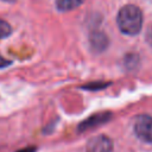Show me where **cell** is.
Listing matches in <instances>:
<instances>
[{
	"label": "cell",
	"mask_w": 152,
	"mask_h": 152,
	"mask_svg": "<svg viewBox=\"0 0 152 152\" xmlns=\"http://www.w3.org/2000/svg\"><path fill=\"white\" fill-rule=\"evenodd\" d=\"M142 12L135 5L124 6L116 17L119 30L127 36H135L142 27Z\"/></svg>",
	"instance_id": "1"
},
{
	"label": "cell",
	"mask_w": 152,
	"mask_h": 152,
	"mask_svg": "<svg viewBox=\"0 0 152 152\" xmlns=\"http://www.w3.org/2000/svg\"><path fill=\"white\" fill-rule=\"evenodd\" d=\"M134 133L141 141L152 142V116H138L134 122Z\"/></svg>",
	"instance_id": "2"
},
{
	"label": "cell",
	"mask_w": 152,
	"mask_h": 152,
	"mask_svg": "<svg viewBox=\"0 0 152 152\" xmlns=\"http://www.w3.org/2000/svg\"><path fill=\"white\" fill-rule=\"evenodd\" d=\"M113 150L112 140L106 135L91 138L87 145V152H110Z\"/></svg>",
	"instance_id": "3"
},
{
	"label": "cell",
	"mask_w": 152,
	"mask_h": 152,
	"mask_svg": "<svg viewBox=\"0 0 152 152\" xmlns=\"http://www.w3.org/2000/svg\"><path fill=\"white\" fill-rule=\"evenodd\" d=\"M90 45L97 52L103 51L108 45V38L103 32L95 31L90 34Z\"/></svg>",
	"instance_id": "4"
},
{
	"label": "cell",
	"mask_w": 152,
	"mask_h": 152,
	"mask_svg": "<svg viewBox=\"0 0 152 152\" xmlns=\"http://www.w3.org/2000/svg\"><path fill=\"white\" fill-rule=\"evenodd\" d=\"M83 1L84 0H56V7L61 12H66L81 6Z\"/></svg>",
	"instance_id": "5"
},
{
	"label": "cell",
	"mask_w": 152,
	"mask_h": 152,
	"mask_svg": "<svg viewBox=\"0 0 152 152\" xmlns=\"http://www.w3.org/2000/svg\"><path fill=\"white\" fill-rule=\"evenodd\" d=\"M106 121V115H101V114H97V115H94L91 116L89 120L82 122L81 125V128H89L90 126H94V125H97L96 122H103Z\"/></svg>",
	"instance_id": "6"
},
{
	"label": "cell",
	"mask_w": 152,
	"mask_h": 152,
	"mask_svg": "<svg viewBox=\"0 0 152 152\" xmlns=\"http://www.w3.org/2000/svg\"><path fill=\"white\" fill-rule=\"evenodd\" d=\"M11 33H12V27H11V25H10L7 21L0 19V39L8 37Z\"/></svg>",
	"instance_id": "7"
},
{
	"label": "cell",
	"mask_w": 152,
	"mask_h": 152,
	"mask_svg": "<svg viewBox=\"0 0 152 152\" xmlns=\"http://www.w3.org/2000/svg\"><path fill=\"white\" fill-rule=\"evenodd\" d=\"M12 62L10 59H6L4 58L2 56H0V69H4V68H7L8 65H11Z\"/></svg>",
	"instance_id": "8"
},
{
	"label": "cell",
	"mask_w": 152,
	"mask_h": 152,
	"mask_svg": "<svg viewBox=\"0 0 152 152\" xmlns=\"http://www.w3.org/2000/svg\"><path fill=\"white\" fill-rule=\"evenodd\" d=\"M36 148L34 147H27V148H24V150H20V151H17V152H34Z\"/></svg>",
	"instance_id": "9"
},
{
	"label": "cell",
	"mask_w": 152,
	"mask_h": 152,
	"mask_svg": "<svg viewBox=\"0 0 152 152\" xmlns=\"http://www.w3.org/2000/svg\"><path fill=\"white\" fill-rule=\"evenodd\" d=\"M5 1H11V2H12V1H14V0H5Z\"/></svg>",
	"instance_id": "10"
}]
</instances>
